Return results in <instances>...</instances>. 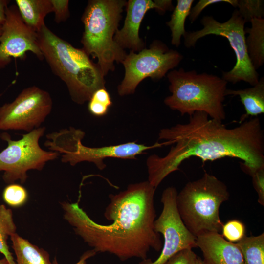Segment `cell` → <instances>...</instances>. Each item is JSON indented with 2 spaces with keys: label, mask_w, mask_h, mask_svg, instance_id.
<instances>
[{
  "label": "cell",
  "mask_w": 264,
  "mask_h": 264,
  "mask_svg": "<svg viewBox=\"0 0 264 264\" xmlns=\"http://www.w3.org/2000/svg\"><path fill=\"white\" fill-rule=\"evenodd\" d=\"M209 117L196 111L187 123L160 131L159 139L175 145L164 157L152 154L147 159L148 181L154 188L191 157L203 163L226 157L240 159L241 169L250 176L264 168V132L258 117L232 128Z\"/></svg>",
  "instance_id": "6da1fadb"
},
{
  "label": "cell",
  "mask_w": 264,
  "mask_h": 264,
  "mask_svg": "<svg viewBox=\"0 0 264 264\" xmlns=\"http://www.w3.org/2000/svg\"><path fill=\"white\" fill-rule=\"evenodd\" d=\"M196 245L202 252L204 264H244L236 243L227 241L219 233L197 236Z\"/></svg>",
  "instance_id": "9a60e30c"
},
{
  "label": "cell",
  "mask_w": 264,
  "mask_h": 264,
  "mask_svg": "<svg viewBox=\"0 0 264 264\" xmlns=\"http://www.w3.org/2000/svg\"><path fill=\"white\" fill-rule=\"evenodd\" d=\"M193 0H178L177 5L174 9L171 19L166 22L171 31V44L178 47L181 43V38L186 33L185 20L189 15Z\"/></svg>",
  "instance_id": "ffe728a7"
},
{
  "label": "cell",
  "mask_w": 264,
  "mask_h": 264,
  "mask_svg": "<svg viewBox=\"0 0 264 264\" xmlns=\"http://www.w3.org/2000/svg\"><path fill=\"white\" fill-rule=\"evenodd\" d=\"M56 23L65 22L69 17V0H50Z\"/></svg>",
  "instance_id": "83f0119b"
},
{
  "label": "cell",
  "mask_w": 264,
  "mask_h": 264,
  "mask_svg": "<svg viewBox=\"0 0 264 264\" xmlns=\"http://www.w3.org/2000/svg\"><path fill=\"white\" fill-rule=\"evenodd\" d=\"M2 198L9 206L18 208L26 203L28 198V194L23 186L13 183L9 184L5 187L2 192Z\"/></svg>",
  "instance_id": "cb8c5ba5"
},
{
  "label": "cell",
  "mask_w": 264,
  "mask_h": 264,
  "mask_svg": "<svg viewBox=\"0 0 264 264\" xmlns=\"http://www.w3.org/2000/svg\"><path fill=\"white\" fill-rule=\"evenodd\" d=\"M10 1L8 0H0V25L2 26L6 20L5 11Z\"/></svg>",
  "instance_id": "1f68e13d"
},
{
  "label": "cell",
  "mask_w": 264,
  "mask_h": 264,
  "mask_svg": "<svg viewBox=\"0 0 264 264\" xmlns=\"http://www.w3.org/2000/svg\"><path fill=\"white\" fill-rule=\"evenodd\" d=\"M85 135L84 132L76 131L69 133L58 142L55 151L62 154V162L68 163L73 166L79 163L88 161L94 163L97 168L102 170L106 167L104 159L107 158L135 159L137 155L147 150L166 146L164 141L156 142L151 146L134 141L115 145L90 147L82 143Z\"/></svg>",
  "instance_id": "30bf717a"
},
{
  "label": "cell",
  "mask_w": 264,
  "mask_h": 264,
  "mask_svg": "<svg viewBox=\"0 0 264 264\" xmlns=\"http://www.w3.org/2000/svg\"><path fill=\"white\" fill-rule=\"evenodd\" d=\"M171 95L164 103L181 114L191 116L196 111L204 112L212 119L222 122L226 118L223 102L227 82L222 78L183 68L167 74Z\"/></svg>",
  "instance_id": "277c9868"
},
{
  "label": "cell",
  "mask_w": 264,
  "mask_h": 264,
  "mask_svg": "<svg viewBox=\"0 0 264 264\" xmlns=\"http://www.w3.org/2000/svg\"><path fill=\"white\" fill-rule=\"evenodd\" d=\"M237 7L245 22H250L254 18H263L264 16L263 0H237Z\"/></svg>",
  "instance_id": "d4e9b609"
},
{
  "label": "cell",
  "mask_w": 264,
  "mask_h": 264,
  "mask_svg": "<svg viewBox=\"0 0 264 264\" xmlns=\"http://www.w3.org/2000/svg\"></svg>",
  "instance_id": "8d00e7d4"
},
{
  "label": "cell",
  "mask_w": 264,
  "mask_h": 264,
  "mask_svg": "<svg viewBox=\"0 0 264 264\" xmlns=\"http://www.w3.org/2000/svg\"><path fill=\"white\" fill-rule=\"evenodd\" d=\"M242 255L244 264H264V233L245 236L236 243Z\"/></svg>",
  "instance_id": "44dd1931"
},
{
  "label": "cell",
  "mask_w": 264,
  "mask_h": 264,
  "mask_svg": "<svg viewBox=\"0 0 264 264\" xmlns=\"http://www.w3.org/2000/svg\"><path fill=\"white\" fill-rule=\"evenodd\" d=\"M197 257L192 248H186L177 252L162 264H196Z\"/></svg>",
  "instance_id": "4316f807"
},
{
  "label": "cell",
  "mask_w": 264,
  "mask_h": 264,
  "mask_svg": "<svg viewBox=\"0 0 264 264\" xmlns=\"http://www.w3.org/2000/svg\"><path fill=\"white\" fill-rule=\"evenodd\" d=\"M229 196L224 182L205 173L201 178L188 182L177 193L178 212L186 227L195 237L208 232L220 233L223 226L220 208Z\"/></svg>",
  "instance_id": "8992f818"
},
{
  "label": "cell",
  "mask_w": 264,
  "mask_h": 264,
  "mask_svg": "<svg viewBox=\"0 0 264 264\" xmlns=\"http://www.w3.org/2000/svg\"><path fill=\"white\" fill-rule=\"evenodd\" d=\"M2 33V26L0 25V36Z\"/></svg>",
  "instance_id": "e575fe53"
},
{
  "label": "cell",
  "mask_w": 264,
  "mask_h": 264,
  "mask_svg": "<svg viewBox=\"0 0 264 264\" xmlns=\"http://www.w3.org/2000/svg\"><path fill=\"white\" fill-rule=\"evenodd\" d=\"M221 231L223 237L233 243L238 242L245 236V225L237 220H230L223 224Z\"/></svg>",
  "instance_id": "484cf974"
},
{
  "label": "cell",
  "mask_w": 264,
  "mask_h": 264,
  "mask_svg": "<svg viewBox=\"0 0 264 264\" xmlns=\"http://www.w3.org/2000/svg\"><path fill=\"white\" fill-rule=\"evenodd\" d=\"M110 96L106 88L98 89L94 92L89 100L88 110L93 116L105 115L112 105Z\"/></svg>",
  "instance_id": "603a6c76"
},
{
  "label": "cell",
  "mask_w": 264,
  "mask_h": 264,
  "mask_svg": "<svg viewBox=\"0 0 264 264\" xmlns=\"http://www.w3.org/2000/svg\"><path fill=\"white\" fill-rule=\"evenodd\" d=\"M251 27L244 29L248 35L245 44L249 59L255 69L262 66L264 62V19L251 20Z\"/></svg>",
  "instance_id": "d6986e66"
},
{
  "label": "cell",
  "mask_w": 264,
  "mask_h": 264,
  "mask_svg": "<svg viewBox=\"0 0 264 264\" xmlns=\"http://www.w3.org/2000/svg\"><path fill=\"white\" fill-rule=\"evenodd\" d=\"M222 2L228 3L235 7H237V0H200L191 9L189 14L191 22H194L205 7L214 3Z\"/></svg>",
  "instance_id": "f1b7e54d"
},
{
  "label": "cell",
  "mask_w": 264,
  "mask_h": 264,
  "mask_svg": "<svg viewBox=\"0 0 264 264\" xmlns=\"http://www.w3.org/2000/svg\"><path fill=\"white\" fill-rule=\"evenodd\" d=\"M39 47L52 72L66 85L73 101L83 104L105 88V75L82 49L73 46L45 24L37 32Z\"/></svg>",
  "instance_id": "3957f363"
},
{
  "label": "cell",
  "mask_w": 264,
  "mask_h": 264,
  "mask_svg": "<svg viewBox=\"0 0 264 264\" xmlns=\"http://www.w3.org/2000/svg\"><path fill=\"white\" fill-rule=\"evenodd\" d=\"M0 264H9L7 260L4 258L0 259Z\"/></svg>",
  "instance_id": "d6a6232c"
},
{
  "label": "cell",
  "mask_w": 264,
  "mask_h": 264,
  "mask_svg": "<svg viewBox=\"0 0 264 264\" xmlns=\"http://www.w3.org/2000/svg\"><path fill=\"white\" fill-rule=\"evenodd\" d=\"M1 133H0V138H1Z\"/></svg>",
  "instance_id": "d590c367"
},
{
  "label": "cell",
  "mask_w": 264,
  "mask_h": 264,
  "mask_svg": "<svg viewBox=\"0 0 264 264\" xmlns=\"http://www.w3.org/2000/svg\"><path fill=\"white\" fill-rule=\"evenodd\" d=\"M17 227L11 209L4 204L0 205V252L7 260L9 264H16L7 243L9 237L16 233Z\"/></svg>",
  "instance_id": "7402d4cb"
},
{
  "label": "cell",
  "mask_w": 264,
  "mask_h": 264,
  "mask_svg": "<svg viewBox=\"0 0 264 264\" xmlns=\"http://www.w3.org/2000/svg\"><path fill=\"white\" fill-rule=\"evenodd\" d=\"M156 188L148 181L129 185L116 194H110L105 218L111 223L100 224L80 207L79 202L61 203L64 219L75 233L96 252L109 253L122 261L147 259L151 249L162 248L160 235L154 228Z\"/></svg>",
  "instance_id": "7a4b0ae2"
},
{
  "label": "cell",
  "mask_w": 264,
  "mask_h": 264,
  "mask_svg": "<svg viewBox=\"0 0 264 264\" xmlns=\"http://www.w3.org/2000/svg\"><path fill=\"white\" fill-rule=\"evenodd\" d=\"M96 252L93 250L91 249L85 251L80 257L79 261L74 264H87V261L91 257H93ZM53 264H60L58 262L56 258L52 261Z\"/></svg>",
  "instance_id": "4dcf8cb0"
},
{
  "label": "cell",
  "mask_w": 264,
  "mask_h": 264,
  "mask_svg": "<svg viewBox=\"0 0 264 264\" xmlns=\"http://www.w3.org/2000/svg\"><path fill=\"white\" fill-rule=\"evenodd\" d=\"M52 106L47 91L36 86L25 88L12 102L0 107V131L30 132L41 127Z\"/></svg>",
  "instance_id": "8fae6325"
},
{
  "label": "cell",
  "mask_w": 264,
  "mask_h": 264,
  "mask_svg": "<svg viewBox=\"0 0 264 264\" xmlns=\"http://www.w3.org/2000/svg\"><path fill=\"white\" fill-rule=\"evenodd\" d=\"M196 264H204L201 258L198 256Z\"/></svg>",
  "instance_id": "836d02e7"
},
{
  "label": "cell",
  "mask_w": 264,
  "mask_h": 264,
  "mask_svg": "<svg viewBox=\"0 0 264 264\" xmlns=\"http://www.w3.org/2000/svg\"><path fill=\"white\" fill-rule=\"evenodd\" d=\"M126 4L125 0H90L81 17L82 49L97 59L105 76L114 70V62L121 63L127 54L113 40Z\"/></svg>",
  "instance_id": "5b68a950"
},
{
  "label": "cell",
  "mask_w": 264,
  "mask_h": 264,
  "mask_svg": "<svg viewBox=\"0 0 264 264\" xmlns=\"http://www.w3.org/2000/svg\"><path fill=\"white\" fill-rule=\"evenodd\" d=\"M203 28L199 30L186 32L184 44L187 47L194 46L198 40L213 34L225 37L233 49L236 63L229 71L223 72L222 78L226 81L235 84L241 81L252 86L259 81V75L249 59L245 44L244 24L246 22L238 9L234 11L231 18L224 22H220L212 16H204L201 20Z\"/></svg>",
  "instance_id": "52a82bcc"
},
{
  "label": "cell",
  "mask_w": 264,
  "mask_h": 264,
  "mask_svg": "<svg viewBox=\"0 0 264 264\" xmlns=\"http://www.w3.org/2000/svg\"><path fill=\"white\" fill-rule=\"evenodd\" d=\"M16 264H53L49 254L16 233L10 237Z\"/></svg>",
  "instance_id": "ac0fdd59"
},
{
  "label": "cell",
  "mask_w": 264,
  "mask_h": 264,
  "mask_svg": "<svg viewBox=\"0 0 264 264\" xmlns=\"http://www.w3.org/2000/svg\"><path fill=\"white\" fill-rule=\"evenodd\" d=\"M45 131V127H40L17 140L6 132L1 134V138L7 143V146L0 152V172H3L2 178L5 183L19 180L23 184L28 171H41L47 162L58 157V153L44 150L39 145Z\"/></svg>",
  "instance_id": "ba28073f"
},
{
  "label": "cell",
  "mask_w": 264,
  "mask_h": 264,
  "mask_svg": "<svg viewBox=\"0 0 264 264\" xmlns=\"http://www.w3.org/2000/svg\"><path fill=\"white\" fill-rule=\"evenodd\" d=\"M126 6L127 13L123 26L116 31L113 40L124 50L139 52L145 47L144 42L139 36V30L146 12L155 9L159 13H164L172 9V2L170 0H129Z\"/></svg>",
  "instance_id": "5bb4252c"
},
{
  "label": "cell",
  "mask_w": 264,
  "mask_h": 264,
  "mask_svg": "<svg viewBox=\"0 0 264 264\" xmlns=\"http://www.w3.org/2000/svg\"><path fill=\"white\" fill-rule=\"evenodd\" d=\"M182 59L179 52L169 49L164 43L157 40L149 48H144L138 53L130 51L121 62L125 75L118 86L119 95L134 93L139 84L146 78L160 80L169 70L176 67Z\"/></svg>",
  "instance_id": "9c48e42d"
},
{
  "label": "cell",
  "mask_w": 264,
  "mask_h": 264,
  "mask_svg": "<svg viewBox=\"0 0 264 264\" xmlns=\"http://www.w3.org/2000/svg\"><path fill=\"white\" fill-rule=\"evenodd\" d=\"M229 95L239 96L244 106L245 113L241 116L240 124L246 120L249 116L257 117L264 113V77L251 88L239 90L227 89L225 95Z\"/></svg>",
  "instance_id": "2e32d148"
},
{
  "label": "cell",
  "mask_w": 264,
  "mask_h": 264,
  "mask_svg": "<svg viewBox=\"0 0 264 264\" xmlns=\"http://www.w3.org/2000/svg\"><path fill=\"white\" fill-rule=\"evenodd\" d=\"M15 2L24 22L37 33L45 25L47 15L53 12L50 0H16Z\"/></svg>",
  "instance_id": "e0dca14e"
},
{
  "label": "cell",
  "mask_w": 264,
  "mask_h": 264,
  "mask_svg": "<svg viewBox=\"0 0 264 264\" xmlns=\"http://www.w3.org/2000/svg\"><path fill=\"white\" fill-rule=\"evenodd\" d=\"M176 189L168 187L163 192L162 212L154 223L155 231L163 237V244L159 256L154 261L142 260L140 264H162L171 256L186 248L197 247L196 237L182 221L176 205Z\"/></svg>",
  "instance_id": "7c38bea8"
},
{
  "label": "cell",
  "mask_w": 264,
  "mask_h": 264,
  "mask_svg": "<svg viewBox=\"0 0 264 264\" xmlns=\"http://www.w3.org/2000/svg\"><path fill=\"white\" fill-rule=\"evenodd\" d=\"M251 176L253 187L258 195V202L264 206V168L258 170Z\"/></svg>",
  "instance_id": "f546056e"
},
{
  "label": "cell",
  "mask_w": 264,
  "mask_h": 264,
  "mask_svg": "<svg viewBox=\"0 0 264 264\" xmlns=\"http://www.w3.org/2000/svg\"><path fill=\"white\" fill-rule=\"evenodd\" d=\"M5 15L0 36V69L7 66L12 58H25L28 51L43 60L37 33L24 22L16 5H8Z\"/></svg>",
  "instance_id": "4fadbf2b"
}]
</instances>
